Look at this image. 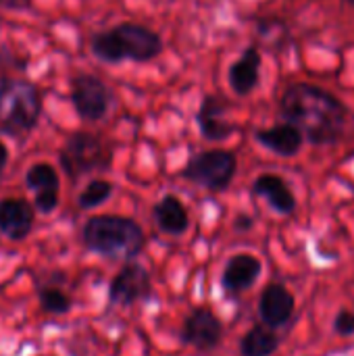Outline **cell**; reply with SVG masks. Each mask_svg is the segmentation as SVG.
I'll return each instance as SVG.
<instances>
[{"instance_id": "6da1fadb", "label": "cell", "mask_w": 354, "mask_h": 356, "mask_svg": "<svg viewBox=\"0 0 354 356\" xmlns=\"http://www.w3.org/2000/svg\"><path fill=\"white\" fill-rule=\"evenodd\" d=\"M282 117L298 127L311 144L328 146L344 140L351 115L348 108L328 90L313 83H292L280 100Z\"/></svg>"}, {"instance_id": "7a4b0ae2", "label": "cell", "mask_w": 354, "mask_h": 356, "mask_svg": "<svg viewBox=\"0 0 354 356\" xmlns=\"http://www.w3.org/2000/svg\"><path fill=\"white\" fill-rule=\"evenodd\" d=\"M81 242L88 250L106 259L129 261L142 252L146 236L134 219L119 215H96L86 221Z\"/></svg>"}, {"instance_id": "3957f363", "label": "cell", "mask_w": 354, "mask_h": 356, "mask_svg": "<svg viewBox=\"0 0 354 356\" xmlns=\"http://www.w3.org/2000/svg\"><path fill=\"white\" fill-rule=\"evenodd\" d=\"M90 46L92 52L104 63H146L159 56L163 50L159 33L140 23H119L111 29H104L92 38Z\"/></svg>"}, {"instance_id": "277c9868", "label": "cell", "mask_w": 354, "mask_h": 356, "mask_svg": "<svg viewBox=\"0 0 354 356\" xmlns=\"http://www.w3.org/2000/svg\"><path fill=\"white\" fill-rule=\"evenodd\" d=\"M42 113V96L25 79L0 77V131L10 138L27 136Z\"/></svg>"}, {"instance_id": "5b68a950", "label": "cell", "mask_w": 354, "mask_h": 356, "mask_svg": "<svg viewBox=\"0 0 354 356\" xmlns=\"http://www.w3.org/2000/svg\"><path fill=\"white\" fill-rule=\"evenodd\" d=\"M113 159L111 146L96 134L90 131H75L67 138L61 150V165L71 179L79 175L108 169Z\"/></svg>"}, {"instance_id": "8992f818", "label": "cell", "mask_w": 354, "mask_h": 356, "mask_svg": "<svg viewBox=\"0 0 354 356\" xmlns=\"http://www.w3.org/2000/svg\"><path fill=\"white\" fill-rule=\"evenodd\" d=\"M238 169V161L230 150H204L190 159L182 175L211 192L225 190Z\"/></svg>"}, {"instance_id": "52a82bcc", "label": "cell", "mask_w": 354, "mask_h": 356, "mask_svg": "<svg viewBox=\"0 0 354 356\" xmlns=\"http://www.w3.org/2000/svg\"><path fill=\"white\" fill-rule=\"evenodd\" d=\"M108 86L90 73H79L71 79V102L77 115L86 121H100L111 106Z\"/></svg>"}, {"instance_id": "ba28073f", "label": "cell", "mask_w": 354, "mask_h": 356, "mask_svg": "<svg viewBox=\"0 0 354 356\" xmlns=\"http://www.w3.org/2000/svg\"><path fill=\"white\" fill-rule=\"evenodd\" d=\"M223 338V323L209 307H196L182 325V342L200 353L215 350Z\"/></svg>"}, {"instance_id": "9c48e42d", "label": "cell", "mask_w": 354, "mask_h": 356, "mask_svg": "<svg viewBox=\"0 0 354 356\" xmlns=\"http://www.w3.org/2000/svg\"><path fill=\"white\" fill-rule=\"evenodd\" d=\"M150 292H152L150 273L138 263H127L113 277L108 286V300L119 307H131L140 300L150 298Z\"/></svg>"}, {"instance_id": "30bf717a", "label": "cell", "mask_w": 354, "mask_h": 356, "mask_svg": "<svg viewBox=\"0 0 354 356\" xmlns=\"http://www.w3.org/2000/svg\"><path fill=\"white\" fill-rule=\"evenodd\" d=\"M25 184L33 192L35 211L42 215H50L58 207V194H61V179L52 165L48 163H35L25 173Z\"/></svg>"}, {"instance_id": "8fae6325", "label": "cell", "mask_w": 354, "mask_h": 356, "mask_svg": "<svg viewBox=\"0 0 354 356\" xmlns=\"http://www.w3.org/2000/svg\"><path fill=\"white\" fill-rule=\"evenodd\" d=\"M33 229V207L23 198L0 200V234L13 242L25 240Z\"/></svg>"}, {"instance_id": "7c38bea8", "label": "cell", "mask_w": 354, "mask_h": 356, "mask_svg": "<svg viewBox=\"0 0 354 356\" xmlns=\"http://www.w3.org/2000/svg\"><path fill=\"white\" fill-rule=\"evenodd\" d=\"M261 269H263V265L255 254H246V252L236 254L223 267L221 286L230 296H238L244 290L255 286V282L261 275Z\"/></svg>"}, {"instance_id": "4fadbf2b", "label": "cell", "mask_w": 354, "mask_h": 356, "mask_svg": "<svg viewBox=\"0 0 354 356\" xmlns=\"http://www.w3.org/2000/svg\"><path fill=\"white\" fill-rule=\"evenodd\" d=\"M294 296L282 284H269L259 300V315L267 327H282L294 313Z\"/></svg>"}, {"instance_id": "5bb4252c", "label": "cell", "mask_w": 354, "mask_h": 356, "mask_svg": "<svg viewBox=\"0 0 354 356\" xmlns=\"http://www.w3.org/2000/svg\"><path fill=\"white\" fill-rule=\"evenodd\" d=\"M227 102L217 96H207L198 111V127L207 140H225L236 131V125L225 119Z\"/></svg>"}, {"instance_id": "9a60e30c", "label": "cell", "mask_w": 354, "mask_h": 356, "mask_svg": "<svg viewBox=\"0 0 354 356\" xmlns=\"http://www.w3.org/2000/svg\"><path fill=\"white\" fill-rule=\"evenodd\" d=\"M257 142L261 146H265L267 150L280 154V156H294L298 154L300 146H303V134L298 131V127H294L292 123H280L267 129H259L255 134Z\"/></svg>"}, {"instance_id": "2e32d148", "label": "cell", "mask_w": 354, "mask_h": 356, "mask_svg": "<svg viewBox=\"0 0 354 356\" xmlns=\"http://www.w3.org/2000/svg\"><path fill=\"white\" fill-rule=\"evenodd\" d=\"M252 192L265 198L271 204V209L282 215H292L296 209V198L280 175H273V173L259 175L252 184Z\"/></svg>"}, {"instance_id": "e0dca14e", "label": "cell", "mask_w": 354, "mask_h": 356, "mask_svg": "<svg viewBox=\"0 0 354 356\" xmlns=\"http://www.w3.org/2000/svg\"><path fill=\"white\" fill-rule=\"evenodd\" d=\"M152 217L159 225V229L163 234H169V236H182L188 232L190 227V215H188V209L184 207V202L173 196V194H167L163 196L154 207H152Z\"/></svg>"}, {"instance_id": "ac0fdd59", "label": "cell", "mask_w": 354, "mask_h": 356, "mask_svg": "<svg viewBox=\"0 0 354 356\" xmlns=\"http://www.w3.org/2000/svg\"><path fill=\"white\" fill-rule=\"evenodd\" d=\"M261 77V54L255 46H248L242 56L230 67V86L238 96L250 94L259 86Z\"/></svg>"}, {"instance_id": "d6986e66", "label": "cell", "mask_w": 354, "mask_h": 356, "mask_svg": "<svg viewBox=\"0 0 354 356\" xmlns=\"http://www.w3.org/2000/svg\"><path fill=\"white\" fill-rule=\"evenodd\" d=\"M277 348H280V338L267 325L250 327L240 342L242 356H271Z\"/></svg>"}, {"instance_id": "ffe728a7", "label": "cell", "mask_w": 354, "mask_h": 356, "mask_svg": "<svg viewBox=\"0 0 354 356\" xmlns=\"http://www.w3.org/2000/svg\"><path fill=\"white\" fill-rule=\"evenodd\" d=\"M113 194V184L106 181V179H94L90 181L81 192H79V198H77V204L79 209L88 211V209H96L100 207L102 202H106Z\"/></svg>"}, {"instance_id": "44dd1931", "label": "cell", "mask_w": 354, "mask_h": 356, "mask_svg": "<svg viewBox=\"0 0 354 356\" xmlns=\"http://www.w3.org/2000/svg\"><path fill=\"white\" fill-rule=\"evenodd\" d=\"M38 300L42 311L50 315H67L71 311V298L58 288H40Z\"/></svg>"}, {"instance_id": "7402d4cb", "label": "cell", "mask_w": 354, "mask_h": 356, "mask_svg": "<svg viewBox=\"0 0 354 356\" xmlns=\"http://www.w3.org/2000/svg\"><path fill=\"white\" fill-rule=\"evenodd\" d=\"M334 327L340 336H353L354 334V313L351 311H340L336 321H334Z\"/></svg>"}, {"instance_id": "603a6c76", "label": "cell", "mask_w": 354, "mask_h": 356, "mask_svg": "<svg viewBox=\"0 0 354 356\" xmlns=\"http://www.w3.org/2000/svg\"><path fill=\"white\" fill-rule=\"evenodd\" d=\"M234 225H236V229H250L252 227V219L246 217V215H240Z\"/></svg>"}, {"instance_id": "cb8c5ba5", "label": "cell", "mask_w": 354, "mask_h": 356, "mask_svg": "<svg viewBox=\"0 0 354 356\" xmlns=\"http://www.w3.org/2000/svg\"><path fill=\"white\" fill-rule=\"evenodd\" d=\"M6 163H8V150H6V146L0 142V173L4 171Z\"/></svg>"}, {"instance_id": "d4e9b609", "label": "cell", "mask_w": 354, "mask_h": 356, "mask_svg": "<svg viewBox=\"0 0 354 356\" xmlns=\"http://www.w3.org/2000/svg\"><path fill=\"white\" fill-rule=\"evenodd\" d=\"M0 4L10 6V8H19V6H27L29 0H0Z\"/></svg>"}, {"instance_id": "484cf974", "label": "cell", "mask_w": 354, "mask_h": 356, "mask_svg": "<svg viewBox=\"0 0 354 356\" xmlns=\"http://www.w3.org/2000/svg\"><path fill=\"white\" fill-rule=\"evenodd\" d=\"M346 2H351V4H353V6H354V0H346Z\"/></svg>"}]
</instances>
